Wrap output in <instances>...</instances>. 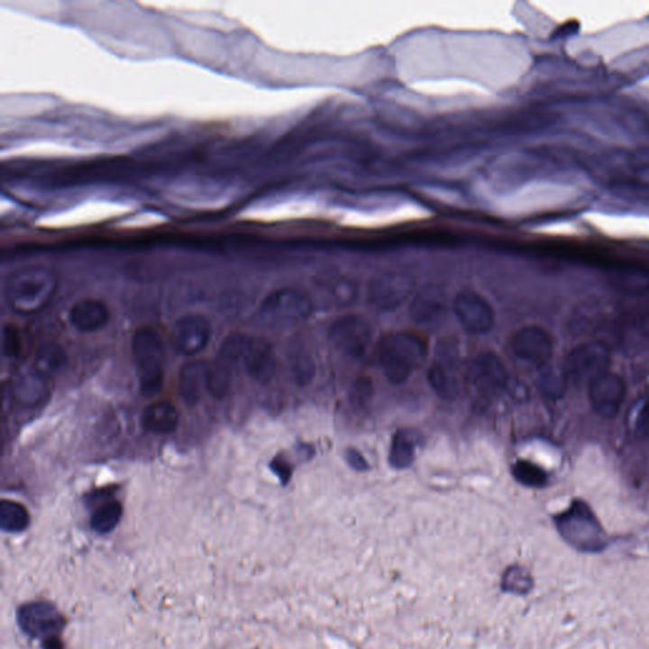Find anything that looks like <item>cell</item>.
<instances>
[{
  "mask_svg": "<svg viewBox=\"0 0 649 649\" xmlns=\"http://www.w3.org/2000/svg\"><path fill=\"white\" fill-rule=\"evenodd\" d=\"M455 316L467 332L480 335L491 332L495 324L494 308L479 293L464 289L453 301Z\"/></svg>",
  "mask_w": 649,
  "mask_h": 649,
  "instance_id": "cell-10",
  "label": "cell"
},
{
  "mask_svg": "<svg viewBox=\"0 0 649 649\" xmlns=\"http://www.w3.org/2000/svg\"><path fill=\"white\" fill-rule=\"evenodd\" d=\"M415 458V443L405 432H398L393 436L389 462L393 467L402 470L410 466Z\"/></svg>",
  "mask_w": 649,
  "mask_h": 649,
  "instance_id": "cell-31",
  "label": "cell"
},
{
  "mask_svg": "<svg viewBox=\"0 0 649 649\" xmlns=\"http://www.w3.org/2000/svg\"><path fill=\"white\" fill-rule=\"evenodd\" d=\"M444 310V296L440 289L434 287H427L415 296L410 306L411 317L419 324H430L438 320Z\"/></svg>",
  "mask_w": 649,
  "mask_h": 649,
  "instance_id": "cell-21",
  "label": "cell"
},
{
  "mask_svg": "<svg viewBox=\"0 0 649 649\" xmlns=\"http://www.w3.org/2000/svg\"><path fill=\"white\" fill-rule=\"evenodd\" d=\"M562 535L576 547L592 551L601 547L600 526L592 519L591 515L579 507L560 520Z\"/></svg>",
  "mask_w": 649,
  "mask_h": 649,
  "instance_id": "cell-14",
  "label": "cell"
},
{
  "mask_svg": "<svg viewBox=\"0 0 649 649\" xmlns=\"http://www.w3.org/2000/svg\"><path fill=\"white\" fill-rule=\"evenodd\" d=\"M592 226L607 235L616 237H647L649 217L635 215L589 214L585 216Z\"/></svg>",
  "mask_w": 649,
  "mask_h": 649,
  "instance_id": "cell-16",
  "label": "cell"
},
{
  "mask_svg": "<svg viewBox=\"0 0 649 649\" xmlns=\"http://www.w3.org/2000/svg\"><path fill=\"white\" fill-rule=\"evenodd\" d=\"M289 368H291L293 379L301 386L311 383L316 374L314 358H312L311 352L304 348H298L292 352L291 357H289Z\"/></svg>",
  "mask_w": 649,
  "mask_h": 649,
  "instance_id": "cell-29",
  "label": "cell"
},
{
  "mask_svg": "<svg viewBox=\"0 0 649 649\" xmlns=\"http://www.w3.org/2000/svg\"><path fill=\"white\" fill-rule=\"evenodd\" d=\"M649 41V30L644 27H628L614 31L600 40L599 49L608 55H616L626 50L636 48Z\"/></svg>",
  "mask_w": 649,
  "mask_h": 649,
  "instance_id": "cell-22",
  "label": "cell"
},
{
  "mask_svg": "<svg viewBox=\"0 0 649 649\" xmlns=\"http://www.w3.org/2000/svg\"><path fill=\"white\" fill-rule=\"evenodd\" d=\"M430 386L440 398L454 399L458 395V383L454 377L442 365H434L427 373Z\"/></svg>",
  "mask_w": 649,
  "mask_h": 649,
  "instance_id": "cell-30",
  "label": "cell"
},
{
  "mask_svg": "<svg viewBox=\"0 0 649 649\" xmlns=\"http://www.w3.org/2000/svg\"><path fill=\"white\" fill-rule=\"evenodd\" d=\"M630 433L638 439L649 436V396L638 399L630 408L626 420Z\"/></svg>",
  "mask_w": 649,
  "mask_h": 649,
  "instance_id": "cell-32",
  "label": "cell"
},
{
  "mask_svg": "<svg viewBox=\"0 0 649 649\" xmlns=\"http://www.w3.org/2000/svg\"><path fill=\"white\" fill-rule=\"evenodd\" d=\"M240 367H242L255 382L268 385L276 376L277 370V359L273 348L264 340L251 336Z\"/></svg>",
  "mask_w": 649,
  "mask_h": 649,
  "instance_id": "cell-15",
  "label": "cell"
},
{
  "mask_svg": "<svg viewBox=\"0 0 649 649\" xmlns=\"http://www.w3.org/2000/svg\"><path fill=\"white\" fill-rule=\"evenodd\" d=\"M50 379L36 370L21 374L14 383V396L20 404L33 407L50 398Z\"/></svg>",
  "mask_w": 649,
  "mask_h": 649,
  "instance_id": "cell-19",
  "label": "cell"
},
{
  "mask_svg": "<svg viewBox=\"0 0 649 649\" xmlns=\"http://www.w3.org/2000/svg\"><path fill=\"white\" fill-rule=\"evenodd\" d=\"M31 516L27 507L21 502L3 500L0 502V529L9 535L23 533L30 526Z\"/></svg>",
  "mask_w": 649,
  "mask_h": 649,
  "instance_id": "cell-24",
  "label": "cell"
},
{
  "mask_svg": "<svg viewBox=\"0 0 649 649\" xmlns=\"http://www.w3.org/2000/svg\"><path fill=\"white\" fill-rule=\"evenodd\" d=\"M211 324L205 316L189 314L174 324L170 343L174 351L184 357H193L205 351L211 339Z\"/></svg>",
  "mask_w": 649,
  "mask_h": 649,
  "instance_id": "cell-9",
  "label": "cell"
},
{
  "mask_svg": "<svg viewBox=\"0 0 649 649\" xmlns=\"http://www.w3.org/2000/svg\"><path fill=\"white\" fill-rule=\"evenodd\" d=\"M15 622L24 635L46 641L64 632L68 620L54 602L33 600L20 605L15 611Z\"/></svg>",
  "mask_w": 649,
  "mask_h": 649,
  "instance_id": "cell-5",
  "label": "cell"
},
{
  "mask_svg": "<svg viewBox=\"0 0 649 649\" xmlns=\"http://www.w3.org/2000/svg\"><path fill=\"white\" fill-rule=\"evenodd\" d=\"M427 355L426 343L413 333H391L380 340L377 361L388 382L401 385L419 370Z\"/></svg>",
  "mask_w": 649,
  "mask_h": 649,
  "instance_id": "cell-2",
  "label": "cell"
},
{
  "mask_svg": "<svg viewBox=\"0 0 649 649\" xmlns=\"http://www.w3.org/2000/svg\"><path fill=\"white\" fill-rule=\"evenodd\" d=\"M68 365V354L60 344L55 342L41 345L34 358V370L43 376L52 377L61 373Z\"/></svg>",
  "mask_w": 649,
  "mask_h": 649,
  "instance_id": "cell-23",
  "label": "cell"
},
{
  "mask_svg": "<svg viewBox=\"0 0 649 649\" xmlns=\"http://www.w3.org/2000/svg\"><path fill=\"white\" fill-rule=\"evenodd\" d=\"M541 373H539V388L543 395L548 398H560L563 396L567 387V374L563 370H557L552 365H542Z\"/></svg>",
  "mask_w": 649,
  "mask_h": 649,
  "instance_id": "cell-28",
  "label": "cell"
},
{
  "mask_svg": "<svg viewBox=\"0 0 649 649\" xmlns=\"http://www.w3.org/2000/svg\"><path fill=\"white\" fill-rule=\"evenodd\" d=\"M58 271L45 265H27L9 274L5 295L9 307L21 315H33L45 310L58 292Z\"/></svg>",
  "mask_w": 649,
  "mask_h": 649,
  "instance_id": "cell-1",
  "label": "cell"
},
{
  "mask_svg": "<svg viewBox=\"0 0 649 649\" xmlns=\"http://www.w3.org/2000/svg\"><path fill=\"white\" fill-rule=\"evenodd\" d=\"M626 383L616 373L607 372L589 385V398L592 408L602 419H613L626 398Z\"/></svg>",
  "mask_w": 649,
  "mask_h": 649,
  "instance_id": "cell-11",
  "label": "cell"
},
{
  "mask_svg": "<svg viewBox=\"0 0 649 649\" xmlns=\"http://www.w3.org/2000/svg\"><path fill=\"white\" fill-rule=\"evenodd\" d=\"M511 346L517 358L536 367L547 364L553 352L551 336L538 326H526L519 330L515 334Z\"/></svg>",
  "mask_w": 649,
  "mask_h": 649,
  "instance_id": "cell-12",
  "label": "cell"
},
{
  "mask_svg": "<svg viewBox=\"0 0 649 649\" xmlns=\"http://www.w3.org/2000/svg\"><path fill=\"white\" fill-rule=\"evenodd\" d=\"M373 330L367 318L348 315L339 318L329 330V342L349 358H361L370 349Z\"/></svg>",
  "mask_w": 649,
  "mask_h": 649,
  "instance_id": "cell-8",
  "label": "cell"
},
{
  "mask_svg": "<svg viewBox=\"0 0 649 649\" xmlns=\"http://www.w3.org/2000/svg\"><path fill=\"white\" fill-rule=\"evenodd\" d=\"M231 386H233V372L231 368L224 364L223 361H217L216 363L208 365L207 370V392L212 398L221 399L229 395Z\"/></svg>",
  "mask_w": 649,
  "mask_h": 649,
  "instance_id": "cell-26",
  "label": "cell"
},
{
  "mask_svg": "<svg viewBox=\"0 0 649 649\" xmlns=\"http://www.w3.org/2000/svg\"><path fill=\"white\" fill-rule=\"evenodd\" d=\"M348 462L349 464H352V466L358 471L367 470L368 468L367 461H365L363 455L359 454L357 451L348 452Z\"/></svg>",
  "mask_w": 649,
  "mask_h": 649,
  "instance_id": "cell-37",
  "label": "cell"
},
{
  "mask_svg": "<svg viewBox=\"0 0 649 649\" xmlns=\"http://www.w3.org/2000/svg\"><path fill=\"white\" fill-rule=\"evenodd\" d=\"M142 420L143 429L158 435H167L176 432L179 424V414L176 406L170 402L159 401L145 408Z\"/></svg>",
  "mask_w": 649,
  "mask_h": 649,
  "instance_id": "cell-20",
  "label": "cell"
},
{
  "mask_svg": "<svg viewBox=\"0 0 649 649\" xmlns=\"http://www.w3.org/2000/svg\"><path fill=\"white\" fill-rule=\"evenodd\" d=\"M610 365V351L604 343L589 342L576 346L567 355L564 372L568 379L576 383H591L608 372Z\"/></svg>",
  "mask_w": 649,
  "mask_h": 649,
  "instance_id": "cell-7",
  "label": "cell"
},
{
  "mask_svg": "<svg viewBox=\"0 0 649 649\" xmlns=\"http://www.w3.org/2000/svg\"><path fill=\"white\" fill-rule=\"evenodd\" d=\"M471 374L474 388L487 398L502 391L507 385V367L494 352H482L474 359Z\"/></svg>",
  "mask_w": 649,
  "mask_h": 649,
  "instance_id": "cell-13",
  "label": "cell"
},
{
  "mask_svg": "<svg viewBox=\"0 0 649 649\" xmlns=\"http://www.w3.org/2000/svg\"><path fill=\"white\" fill-rule=\"evenodd\" d=\"M415 286L416 283L410 274L383 271L368 284V302L377 311H395L411 297Z\"/></svg>",
  "mask_w": 649,
  "mask_h": 649,
  "instance_id": "cell-6",
  "label": "cell"
},
{
  "mask_svg": "<svg viewBox=\"0 0 649 649\" xmlns=\"http://www.w3.org/2000/svg\"><path fill=\"white\" fill-rule=\"evenodd\" d=\"M330 292H332V297L336 304L348 306L352 304L355 296H357V287L352 283V280L340 278L336 282H334Z\"/></svg>",
  "mask_w": 649,
  "mask_h": 649,
  "instance_id": "cell-35",
  "label": "cell"
},
{
  "mask_svg": "<svg viewBox=\"0 0 649 649\" xmlns=\"http://www.w3.org/2000/svg\"><path fill=\"white\" fill-rule=\"evenodd\" d=\"M122 515H123V508H122L120 502H105L93 513L92 517H90V527L96 535H109L120 524Z\"/></svg>",
  "mask_w": 649,
  "mask_h": 649,
  "instance_id": "cell-25",
  "label": "cell"
},
{
  "mask_svg": "<svg viewBox=\"0 0 649 649\" xmlns=\"http://www.w3.org/2000/svg\"><path fill=\"white\" fill-rule=\"evenodd\" d=\"M42 649H65L64 643L60 641V638L59 636H54V638H49L46 639V641H42Z\"/></svg>",
  "mask_w": 649,
  "mask_h": 649,
  "instance_id": "cell-38",
  "label": "cell"
},
{
  "mask_svg": "<svg viewBox=\"0 0 649 649\" xmlns=\"http://www.w3.org/2000/svg\"><path fill=\"white\" fill-rule=\"evenodd\" d=\"M21 338L17 329L14 326L5 327L3 332V349L8 357H17L21 352Z\"/></svg>",
  "mask_w": 649,
  "mask_h": 649,
  "instance_id": "cell-36",
  "label": "cell"
},
{
  "mask_svg": "<svg viewBox=\"0 0 649 649\" xmlns=\"http://www.w3.org/2000/svg\"><path fill=\"white\" fill-rule=\"evenodd\" d=\"M515 479L524 485L543 487L547 483L548 476L541 467L526 461H519L513 468Z\"/></svg>",
  "mask_w": 649,
  "mask_h": 649,
  "instance_id": "cell-33",
  "label": "cell"
},
{
  "mask_svg": "<svg viewBox=\"0 0 649 649\" xmlns=\"http://www.w3.org/2000/svg\"><path fill=\"white\" fill-rule=\"evenodd\" d=\"M70 321L81 333L96 332L109 321L108 307L99 299H80L71 307Z\"/></svg>",
  "mask_w": 649,
  "mask_h": 649,
  "instance_id": "cell-17",
  "label": "cell"
},
{
  "mask_svg": "<svg viewBox=\"0 0 649 649\" xmlns=\"http://www.w3.org/2000/svg\"><path fill=\"white\" fill-rule=\"evenodd\" d=\"M251 338V336L245 335V334H231L224 340L223 345H221L218 361H223L231 370L240 367Z\"/></svg>",
  "mask_w": 649,
  "mask_h": 649,
  "instance_id": "cell-27",
  "label": "cell"
},
{
  "mask_svg": "<svg viewBox=\"0 0 649 649\" xmlns=\"http://www.w3.org/2000/svg\"><path fill=\"white\" fill-rule=\"evenodd\" d=\"M140 391L145 398H154L164 385L165 348L160 335L150 327L137 330L133 338Z\"/></svg>",
  "mask_w": 649,
  "mask_h": 649,
  "instance_id": "cell-3",
  "label": "cell"
},
{
  "mask_svg": "<svg viewBox=\"0 0 649 649\" xmlns=\"http://www.w3.org/2000/svg\"><path fill=\"white\" fill-rule=\"evenodd\" d=\"M636 92L642 96H644V98L649 99V78L639 81L638 86H636Z\"/></svg>",
  "mask_w": 649,
  "mask_h": 649,
  "instance_id": "cell-39",
  "label": "cell"
},
{
  "mask_svg": "<svg viewBox=\"0 0 649 649\" xmlns=\"http://www.w3.org/2000/svg\"><path fill=\"white\" fill-rule=\"evenodd\" d=\"M533 582L526 571L521 568H510L504 577V588L515 594H526L532 588Z\"/></svg>",
  "mask_w": 649,
  "mask_h": 649,
  "instance_id": "cell-34",
  "label": "cell"
},
{
  "mask_svg": "<svg viewBox=\"0 0 649 649\" xmlns=\"http://www.w3.org/2000/svg\"><path fill=\"white\" fill-rule=\"evenodd\" d=\"M311 314L310 297L295 288H280L270 293L259 307V317L271 327L293 326Z\"/></svg>",
  "mask_w": 649,
  "mask_h": 649,
  "instance_id": "cell-4",
  "label": "cell"
},
{
  "mask_svg": "<svg viewBox=\"0 0 649 649\" xmlns=\"http://www.w3.org/2000/svg\"><path fill=\"white\" fill-rule=\"evenodd\" d=\"M210 363L193 361L184 364L179 373V395L188 406L201 401L203 392L207 391V370Z\"/></svg>",
  "mask_w": 649,
  "mask_h": 649,
  "instance_id": "cell-18",
  "label": "cell"
}]
</instances>
